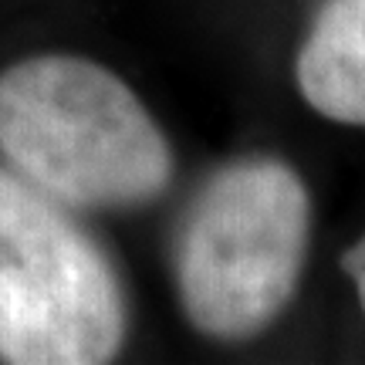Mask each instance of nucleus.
Instances as JSON below:
<instances>
[{
  "instance_id": "1",
  "label": "nucleus",
  "mask_w": 365,
  "mask_h": 365,
  "mask_svg": "<svg viewBox=\"0 0 365 365\" xmlns=\"http://www.w3.org/2000/svg\"><path fill=\"white\" fill-rule=\"evenodd\" d=\"M0 153L71 210H135L166 193L173 149L108 68L38 54L0 75Z\"/></svg>"
},
{
  "instance_id": "2",
  "label": "nucleus",
  "mask_w": 365,
  "mask_h": 365,
  "mask_svg": "<svg viewBox=\"0 0 365 365\" xmlns=\"http://www.w3.org/2000/svg\"><path fill=\"white\" fill-rule=\"evenodd\" d=\"M312 200L281 159H237L200 190L176 240V287L210 339L261 335L294 298L308 254Z\"/></svg>"
},
{
  "instance_id": "3",
  "label": "nucleus",
  "mask_w": 365,
  "mask_h": 365,
  "mask_svg": "<svg viewBox=\"0 0 365 365\" xmlns=\"http://www.w3.org/2000/svg\"><path fill=\"white\" fill-rule=\"evenodd\" d=\"M125 298L102 247L65 207L0 170V359L98 365L125 341Z\"/></svg>"
},
{
  "instance_id": "4",
  "label": "nucleus",
  "mask_w": 365,
  "mask_h": 365,
  "mask_svg": "<svg viewBox=\"0 0 365 365\" xmlns=\"http://www.w3.org/2000/svg\"><path fill=\"white\" fill-rule=\"evenodd\" d=\"M298 88L318 115L365 125V0H328L298 54Z\"/></svg>"
},
{
  "instance_id": "5",
  "label": "nucleus",
  "mask_w": 365,
  "mask_h": 365,
  "mask_svg": "<svg viewBox=\"0 0 365 365\" xmlns=\"http://www.w3.org/2000/svg\"><path fill=\"white\" fill-rule=\"evenodd\" d=\"M341 267H345V274L352 277L355 291H359V304H362V312H365V237L359 240V244H352V247L345 250Z\"/></svg>"
}]
</instances>
